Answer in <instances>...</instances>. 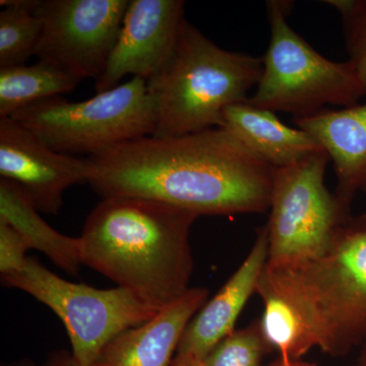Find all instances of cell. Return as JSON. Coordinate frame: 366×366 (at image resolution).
<instances>
[{"instance_id":"1","label":"cell","mask_w":366,"mask_h":366,"mask_svg":"<svg viewBox=\"0 0 366 366\" xmlns=\"http://www.w3.org/2000/svg\"><path fill=\"white\" fill-rule=\"evenodd\" d=\"M101 197L157 199L197 216L264 213L276 168L225 127L144 137L88 157Z\"/></svg>"},{"instance_id":"2","label":"cell","mask_w":366,"mask_h":366,"mask_svg":"<svg viewBox=\"0 0 366 366\" xmlns=\"http://www.w3.org/2000/svg\"><path fill=\"white\" fill-rule=\"evenodd\" d=\"M197 217L148 197H103L79 236L81 262L161 310L190 289Z\"/></svg>"},{"instance_id":"3","label":"cell","mask_w":366,"mask_h":366,"mask_svg":"<svg viewBox=\"0 0 366 366\" xmlns=\"http://www.w3.org/2000/svg\"><path fill=\"white\" fill-rule=\"evenodd\" d=\"M262 284L300 312L315 347L341 357L366 342V214L351 217L315 259L268 267Z\"/></svg>"},{"instance_id":"4","label":"cell","mask_w":366,"mask_h":366,"mask_svg":"<svg viewBox=\"0 0 366 366\" xmlns=\"http://www.w3.org/2000/svg\"><path fill=\"white\" fill-rule=\"evenodd\" d=\"M262 72V59L222 49L184 20L169 59L147 81L156 113L153 137L222 127L224 112L249 100Z\"/></svg>"},{"instance_id":"5","label":"cell","mask_w":366,"mask_h":366,"mask_svg":"<svg viewBox=\"0 0 366 366\" xmlns=\"http://www.w3.org/2000/svg\"><path fill=\"white\" fill-rule=\"evenodd\" d=\"M271 41L257 91L247 103L272 112L307 117L327 106L350 107L366 97L350 61L326 59L291 28L290 2L269 1Z\"/></svg>"},{"instance_id":"6","label":"cell","mask_w":366,"mask_h":366,"mask_svg":"<svg viewBox=\"0 0 366 366\" xmlns=\"http://www.w3.org/2000/svg\"><path fill=\"white\" fill-rule=\"evenodd\" d=\"M53 151L96 155L118 144L155 134L156 113L146 79L134 78L95 97L71 102L57 96L11 117Z\"/></svg>"},{"instance_id":"7","label":"cell","mask_w":366,"mask_h":366,"mask_svg":"<svg viewBox=\"0 0 366 366\" xmlns=\"http://www.w3.org/2000/svg\"><path fill=\"white\" fill-rule=\"evenodd\" d=\"M1 284L33 296L59 317L81 366L93 365L117 335L148 322L159 312L127 289L72 283L30 257L21 271L1 276Z\"/></svg>"},{"instance_id":"8","label":"cell","mask_w":366,"mask_h":366,"mask_svg":"<svg viewBox=\"0 0 366 366\" xmlns=\"http://www.w3.org/2000/svg\"><path fill=\"white\" fill-rule=\"evenodd\" d=\"M326 151L274 171L267 266L310 261L325 252L352 217L350 203L325 184Z\"/></svg>"},{"instance_id":"9","label":"cell","mask_w":366,"mask_h":366,"mask_svg":"<svg viewBox=\"0 0 366 366\" xmlns=\"http://www.w3.org/2000/svg\"><path fill=\"white\" fill-rule=\"evenodd\" d=\"M129 0H36L42 23L35 56L83 81H97L122 28Z\"/></svg>"},{"instance_id":"10","label":"cell","mask_w":366,"mask_h":366,"mask_svg":"<svg viewBox=\"0 0 366 366\" xmlns=\"http://www.w3.org/2000/svg\"><path fill=\"white\" fill-rule=\"evenodd\" d=\"M91 175L89 158L53 151L13 118H0V178L21 185L38 212L57 215L64 192Z\"/></svg>"},{"instance_id":"11","label":"cell","mask_w":366,"mask_h":366,"mask_svg":"<svg viewBox=\"0 0 366 366\" xmlns=\"http://www.w3.org/2000/svg\"><path fill=\"white\" fill-rule=\"evenodd\" d=\"M184 6L182 0H129L96 92L114 88L129 74L146 81L153 78L174 49L185 20Z\"/></svg>"},{"instance_id":"12","label":"cell","mask_w":366,"mask_h":366,"mask_svg":"<svg viewBox=\"0 0 366 366\" xmlns=\"http://www.w3.org/2000/svg\"><path fill=\"white\" fill-rule=\"evenodd\" d=\"M268 257V229L264 225L244 262L187 325L171 366L199 365L217 344L235 331L236 320L257 292Z\"/></svg>"},{"instance_id":"13","label":"cell","mask_w":366,"mask_h":366,"mask_svg":"<svg viewBox=\"0 0 366 366\" xmlns=\"http://www.w3.org/2000/svg\"><path fill=\"white\" fill-rule=\"evenodd\" d=\"M209 295L207 288H190L148 322L117 335L92 366H171L184 330Z\"/></svg>"},{"instance_id":"14","label":"cell","mask_w":366,"mask_h":366,"mask_svg":"<svg viewBox=\"0 0 366 366\" xmlns=\"http://www.w3.org/2000/svg\"><path fill=\"white\" fill-rule=\"evenodd\" d=\"M295 122L333 160L339 197L351 204L356 192H366V103L322 110Z\"/></svg>"},{"instance_id":"15","label":"cell","mask_w":366,"mask_h":366,"mask_svg":"<svg viewBox=\"0 0 366 366\" xmlns=\"http://www.w3.org/2000/svg\"><path fill=\"white\" fill-rule=\"evenodd\" d=\"M247 148L276 169L287 167L324 150L303 129L280 122L274 112L243 102L229 106L223 124Z\"/></svg>"},{"instance_id":"16","label":"cell","mask_w":366,"mask_h":366,"mask_svg":"<svg viewBox=\"0 0 366 366\" xmlns=\"http://www.w3.org/2000/svg\"><path fill=\"white\" fill-rule=\"evenodd\" d=\"M0 221L11 225L29 249L42 252L62 271L78 276L83 262L79 237L62 234L43 220L18 183L0 178Z\"/></svg>"},{"instance_id":"17","label":"cell","mask_w":366,"mask_h":366,"mask_svg":"<svg viewBox=\"0 0 366 366\" xmlns=\"http://www.w3.org/2000/svg\"><path fill=\"white\" fill-rule=\"evenodd\" d=\"M81 81L42 61L0 69V118L11 117L39 101L74 91Z\"/></svg>"},{"instance_id":"18","label":"cell","mask_w":366,"mask_h":366,"mask_svg":"<svg viewBox=\"0 0 366 366\" xmlns=\"http://www.w3.org/2000/svg\"><path fill=\"white\" fill-rule=\"evenodd\" d=\"M257 293L264 301L259 325L264 340L271 349L280 353V357L301 360L315 347L305 320L290 302L261 281L257 284Z\"/></svg>"},{"instance_id":"19","label":"cell","mask_w":366,"mask_h":366,"mask_svg":"<svg viewBox=\"0 0 366 366\" xmlns=\"http://www.w3.org/2000/svg\"><path fill=\"white\" fill-rule=\"evenodd\" d=\"M0 69L25 66L35 56L42 23L34 14L36 0H1Z\"/></svg>"},{"instance_id":"20","label":"cell","mask_w":366,"mask_h":366,"mask_svg":"<svg viewBox=\"0 0 366 366\" xmlns=\"http://www.w3.org/2000/svg\"><path fill=\"white\" fill-rule=\"evenodd\" d=\"M271 350L259 322H254L223 339L197 366H262L264 354Z\"/></svg>"},{"instance_id":"21","label":"cell","mask_w":366,"mask_h":366,"mask_svg":"<svg viewBox=\"0 0 366 366\" xmlns=\"http://www.w3.org/2000/svg\"><path fill=\"white\" fill-rule=\"evenodd\" d=\"M341 14L349 61L355 67L366 96V0L326 1Z\"/></svg>"},{"instance_id":"22","label":"cell","mask_w":366,"mask_h":366,"mask_svg":"<svg viewBox=\"0 0 366 366\" xmlns=\"http://www.w3.org/2000/svg\"><path fill=\"white\" fill-rule=\"evenodd\" d=\"M29 247L11 225L0 221V274L21 271L26 266Z\"/></svg>"},{"instance_id":"23","label":"cell","mask_w":366,"mask_h":366,"mask_svg":"<svg viewBox=\"0 0 366 366\" xmlns=\"http://www.w3.org/2000/svg\"><path fill=\"white\" fill-rule=\"evenodd\" d=\"M1 366H81L72 355L71 351L59 350L50 354L42 362L25 360L4 363Z\"/></svg>"},{"instance_id":"24","label":"cell","mask_w":366,"mask_h":366,"mask_svg":"<svg viewBox=\"0 0 366 366\" xmlns=\"http://www.w3.org/2000/svg\"><path fill=\"white\" fill-rule=\"evenodd\" d=\"M269 366H317L315 363L307 362L301 360H288L280 357Z\"/></svg>"},{"instance_id":"25","label":"cell","mask_w":366,"mask_h":366,"mask_svg":"<svg viewBox=\"0 0 366 366\" xmlns=\"http://www.w3.org/2000/svg\"><path fill=\"white\" fill-rule=\"evenodd\" d=\"M356 366H366V342L360 347V358Z\"/></svg>"}]
</instances>
